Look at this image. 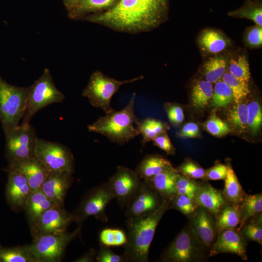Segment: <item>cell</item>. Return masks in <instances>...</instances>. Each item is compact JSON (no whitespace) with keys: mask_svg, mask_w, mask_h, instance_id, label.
Returning a JSON list of instances; mask_svg holds the SVG:
<instances>
[{"mask_svg":"<svg viewBox=\"0 0 262 262\" xmlns=\"http://www.w3.org/2000/svg\"><path fill=\"white\" fill-rule=\"evenodd\" d=\"M169 2V0H119L112 9L88 15L83 20L120 32H147L167 20Z\"/></svg>","mask_w":262,"mask_h":262,"instance_id":"1","label":"cell"},{"mask_svg":"<svg viewBox=\"0 0 262 262\" xmlns=\"http://www.w3.org/2000/svg\"><path fill=\"white\" fill-rule=\"evenodd\" d=\"M171 201L164 200L153 213L132 216L126 220L127 242L123 255L127 262H147L150 245L156 229L165 212L170 209Z\"/></svg>","mask_w":262,"mask_h":262,"instance_id":"2","label":"cell"},{"mask_svg":"<svg viewBox=\"0 0 262 262\" xmlns=\"http://www.w3.org/2000/svg\"><path fill=\"white\" fill-rule=\"evenodd\" d=\"M135 97L134 92L124 108L99 116L87 126L88 130L104 135L111 142L120 146L139 135L134 126L140 121L134 111Z\"/></svg>","mask_w":262,"mask_h":262,"instance_id":"3","label":"cell"},{"mask_svg":"<svg viewBox=\"0 0 262 262\" xmlns=\"http://www.w3.org/2000/svg\"><path fill=\"white\" fill-rule=\"evenodd\" d=\"M31 86L13 85L0 75V122L4 133L19 125L25 111Z\"/></svg>","mask_w":262,"mask_h":262,"instance_id":"4","label":"cell"},{"mask_svg":"<svg viewBox=\"0 0 262 262\" xmlns=\"http://www.w3.org/2000/svg\"><path fill=\"white\" fill-rule=\"evenodd\" d=\"M143 78V76H140L127 80L119 81L97 70L90 75L82 95L88 99L92 106L101 108L105 114H108L114 111L111 105V99L120 87Z\"/></svg>","mask_w":262,"mask_h":262,"instance_id":"5","label":"cell"},{"mask_svg":"<svg viewBox=\"0 0 262 262\" xmlns=\"http://www.w3.org/2000/svg\"><path fill=\"white\" fill-rule=\"evenodd\" d=\"M208 257L209 252L197 240L188 224L164 250L161 259L166 262H201Z\"/></svg>","mask_w":262,"mask_h":262,"instance_id":"6","label":"cell"},{"mask_svg":"<svg viewBox=\"0 0 262 262\" xmlns=\"http://www.w3.org/2000/svg\"><path fill=\"white\" fill-rule=\"evenodd\" d=\"M81 228L77 227L71 232L47 233L33 238L27 245L29 253L34 262L61 261L68 244L80 235Z\"/></svg>","mask_w":262,"mask_h":262,"instance_id":"7","label":"cell"},{"mask_svg":"<svg viewBox=\"0 0 262 262\" xmlns=\"http://www.w3.org/2000/svg\"><path fill=\"white\" fill-rule=\"evenodd\" d=\"M30 86L21 123H30L39 110L49 104L61 102L65 98L63 93L56 86L48 68H45L41 76Z\"/></svg>","mask_w":262,"mask_h":262,"instance_id":"8","label":"cell"},{"mask_svg":"<svg viewBox=\"0 0 262 262\" xmlns=\"http://www.w3.org/2000/svg\"><path fill=\"white\" fill-rule=\"evenodd\" d=\"M114 198L115 196L107 182L89 190L72 213L77 227L82 229V223L92 215L103 222H108L106 207Z\"/></svg>","mask_w":262,"mask_h":262,"instance_id":"9","label":"cell"},{"mask_svg":"<svg viewBox=\"0 0 262 262\" xmlns=\"http://www.w3.org/2000/svg\"><path fill=\"white\" fill-rule=\"evenodd\" d=\"M5 154L9 163L34 157L37 137L30 123H21L5 133Z\"/></svg>","mask_w":262,"mask_h":262,"instance_id":"10","label":"cell"},{"mask_svg":"<svg viewBox=\"0 0 262 262\" xmlns=\"http://www.w3.org/2000/svg\"><path fill=\"white\" fill-rule=\"evenodd\" d=\"M34 156L49 172L73 173L74 171L73 155L68 147L62 144L37 138Z\"/></svg>","mask_w":262,"mask_h":262,"instance_id":"11","label":"cell"},{"mask_svg":"<svg viewBox=\"0 0 262 262\" xmlns=\"http://www.w3.org/2000/svg\"><path fill=\"white\" fill-rule=\"evenodd\" d=\"M107 182L118 205L124 208L131 201L140 187L141 180L135 170L119 165Z\"/></svg>","mask_w":262,"mask_h":262,"instance_id":"12","label":"cell"},{"mask_svg":"<svg viewBox=\"0 0 262 262\" xmlns=\"http://www.w3.org/2000/svg\"><path fill=\"white\" fill-rule=\"evenodd\" d=\"M74 222L72 213L64 207L54 205L45 211L37 222L30 228L33 238L47 233H59L67 231Z\"/></svg>","mask_w":262,"mask_h":262,"instance_id":"13","label":"cell"},{"mask_svg":"<svg viewBox=\"0 0 262 262\" xmlns=\"http://www.w3.org/2000/svg\"><path fill=\"white\" fill-rule=\"evenodd\" d=\"M164 200L148 180H143L136 193L126 207L125 215L128 218L150 214L159 208Z\"/></svg>","mask_w":262,"mask_h":262,"instance_id":"14","label":"cell"},{"mask_svg":"<svg viewBox=\"0 0 262 262\" xmlns=\"http://www.w3.org/2000/svg\"><path fill=\"white\" fill-rule=\"evenodd\" d=\"M187 217L188 224L195 236L209 252L218 233L214 216L206 209L197 206Z\"/></svg>","mask_w":262,"mask_h":262,"instance_id":"15","label":"cell"},{"mask_svg":"<svg viewBox=\"0 0 262 262\" xmlns=\"http://www.w3.org/2000/svg\"><path fill=\"white\" fill-rule=\"evenodd\" d=\"M7 181L5 188L7 203L13 210L18 212L24 210L32 192L25 177L19 171L7 167Z\"/></svg>","mask_w":262,"mask_h":262,"instance_id":"16","label":"cell"},{"mask_svg":"<svg viewBox=\"0 0 262 262\" xmlns=\"http://www.w3.org/2000/svg\"><path fill=\"white\" fill-rule=\"evenodd\" d=\"M246 241L237 229H226L218 232L209 251V256L220 253H231L246 261Z\"/></svg>","mask_w":262,"mask_h":262,"instance_id":"17","label":"cell"},{"mask_svg":"<svg viewBox=\"0 0 262 262\" xmlns=\"http://www.w3.org/2000/svg\"><path fill=\"white\" fill-rule=\"evenodd\" d=\"M73 180L72 173L49 172L40 189L55 205L64 207L65 198Z\"/></svg>","mask_w":262,"mask_h":262,"instance_id":"18","label":"cell"},{"mask_svg":"<svg viewBox=\"0 0 262 262\" xmlns=\"http://www.w3.org/2000/svg\"><path fill=\"white\" fill-rule=\"evenodd\" d=\"M198 47L204 56L221 54L231 45L229 38L219 30L206 28L199 33L197 39Z\"/></svg>","mask_w":262,"mask_h":262,"instance_id":"19","label":"cell"},{"mask_svg":"<svg viewBox=\"0 0 262 262\" xmlns=\"http://www.w3.org/2000/svg\"><path fill=\"white\" fill-rule=\"evenodd\" d=\"M194 200L201 207L214 216L227 203L223 191L216 189L206 181L199 183Z\"/></svg>","mask_w":262,"mask_h":262,"instance_id":"20","label":"cell"},{"mask_svg":"<svg viewBox=\"0 0 262 262\" xmlns=\"http://www.w3.org/2000/svg\"><path fill=\"white\" fill-rule=\"evenodd\" d=\"M8 166L19 171L25 177L32 192L41 188L49 173L35 156L18 162L9 163Z\"/></svg>","mask_w":262,"mask_h":262,"instance_id":"21","label":"cell"},{"mask_svg":"<svg viewBox=\"0 0 262 262\" xmlns=\"http://www.w3.org/2000/svg\"><path fill=\"white\" fill-rule=\"evenodd\" d=\"M119 0H80L75 8L68 13L69 18L84 20L90 15L99 14L113 8Z\"/></svg>","mask_w":262,"mask_h":262,"instance_id":"22","label":"cell"},{"mask_svg":"<svg viewBox=\"0 0 262 262\" xmlns=\"http://www.w3.org/2000/svg\"><path fill=\"white\" fill-rule=\"evenodd\" d=\"M179 174L172 166L148 181L164 200L171 201L176 195V182Z\"/></svg>","mask_w":262,"mask_h":262,"instance_id":"23","label":"cell"},{"mask_svg":"<svg viewBox=\"0 0 262 262\" xmlns=\"http://www.w3.org/2000/svg\"><path fill=\"white\" fill-rule=\"evenodd\" d=\"M171 166V163L164 157L159 154H149L142 159L135 171L141 179L149 180Z\"/></svg>","mask_w":262,"mask_h":262,"instance_id":"24","label":"cell"},{"mask_svg":"<svg viewBox=\"0 0 262 262\" xmlns=\"http://www.w3.org/2000/svg\"><path fill=\"white\" fill-rule=\"evenodd\" d=\"M54 205H56L40 189L33 191L24 209L30 227L34 225L44 213Z\"/></svg>","mask_w":262,"mask_h":262,"instance_id":"25","label":"cell"},{"mask_svg":"<svg viewBox=\"0 0 262 262\" xmlns=\"http://www.w3.org/2000/svg\"><path fill=\"white\" fill-rule=\"evenodd\" d=\"M214 217L218 232L226 229H237L242 218L240 205L228 202Z\"/></svg>","mask_w":262,"mask_h":262,"instance_id":"26","label":"cell"},{"mask_svg":"<svg viewBox=\"0 0 262 262\" xmlns=\"http://www.w3.org/2000/svg\"><path fill=\"white\" fill-rule=\"evenodd\" d=\"M230 56L219 54L209 58L202 66L205 80L215 83L220 80L227 71L228 62Z\"/></svg>","mask_w":262,"mask_h":262,"instance_id":"27","label":"cell"},{"mask_svg":"<svg viewBox=\"0 0 262 262\" xmlns=\"http://www.w3.org/2000/svg\"><path fill=\"white\" fill-rule=\"evenodd\" d=\"M227 173L225 180L223 194L228 202L240 205L246 194L229 163L227 164Z\"/></svg>","mask_w":262,"mask_h":262,"instance_id":"28","label":"cell"},{"mask_svg":"<svg viewBox=\"0 0 262 262\" xmlns=\"http://www.w3.org/2000/svg\"><path fill=\"white\" fill-rule=\"evenodd\" d=\"M169 129L166 123L150 117L140 120L136 125V130L142 136V148L159 134Z\"/></svg>","mask_w":262,"mask_h":262,"instance_id":"29","label":"cell"},{"mask_svg":"<svg viewBox=\"0 0 262 262\" xmlns=\"http://www.w3.org/2000/svg\"><path fill=\"white\" fill-rule=\"evenodd\" d=\"M229 16L236 18H246L256 25L262 27V3L252 0H245L240 7L228 13Z\"/></svg>","mask_w":262,"mask_h":262,"instance_id":"30","label":"cell"},{"mask_svg":"<svg viewBox=\"0 0 262 262\" xmlns=\"http://www.w3.org/2000/svg\"><path fill=\"white\" fill-rule=\"evenodd\" d=\"M240 208L242 218L238 230L249 219L262 213V193L254 195L246 194L242 202L240 204Z\"/></svg>","mask_w":262,"mask_h":262,"instance_id":"31","label":"cell"},{"mask_svg":"<svg viewBox=\"0 0 262 262\" xmlns=\"http://www.w3.org/2000/svg\"><path fill=\"white\" fill-rule=\"evenodd\" d=\"M247 104L245 102L235 103L228 110L227 120L236 132H244L247 128Z\"/></svg>","mask_w":262,"mask_h":262,"instance_id":"32","label":"cell"},{"mask_svg":"<svg viewBox=\"0 0 262 262\" xmlns=\"http://www.w3.org/2000/svg\"><path fill=\"white\" fill-rule=\"evenodd\" d=\"M213 91L212 83L206 80L197 81L191 90L193 106L196 109L204 108L211 99Z\"/></svg>","mask_w":262,"mask_h":262,"instance_id":"33","label":"cell"},{"mask_svg":"<svg viewBox=\"0 0 262 262\" xmlns=\"http://www.w3.org/2000/svg\"><path fill=\"white\" fill-rule=\"evenodd\" d=\"M227 71L240 81L248 83L250 79V72L247 59L245 54L230 56Z\"/></svg>","mask_w":262,"mask_h":262,"instance_id":"34","label":"cell"},{"mask_svg":"<svg viewBox=\"0 0 262 262\" xmlns=\"http://www.w3.org/2000/svg\"><path fill=\"white\" fill-rule=\"evenodd\" d=\"M238 230L246 241H254L262 245V213L249 219Z\"/></svg>","mask_w":262,"mask_h":262,"instance_id":"35","label":"cell"},{"mask_svg":"<svg viewBox=\"0 0 262 262\" xmlns=\"http://www.w3.org/2000/svg\"><path fill=\"white\" fill-rule=\"evenodd\" d=\"M221 80L230 88L235 103L242 102L250 92L248 83L240 81L227 71Z\"/></svg>","mask_w":262,"mask_h":262,"instance_id":"36","label":"cell"},{"mask_svg":"<svg viewBox=\"0 0 262 262\" xmlns=\"http://www.w3.org/2000/svg\"><path fill=\"white\" fill-rule=\"evenodd\" d=\"M1 262H34L30 256L27 245L4 247L0 245Z\"/></svg>","mask_w":262,"mask_h":262,"instance_id":"37","label":"cell"},{"mask_svg":"<svg viewBox=\"0 0 262 262\" xmlns=\"http://www.w3.org/2000/svg\"><path fill=\"white\" fill-rule=\"evenodd\" d=\"M212 105L216 108H224L233 101L232 91L222 80L215 83L211 98Z\"/></svg>","mask_w":262,"mask_h":262,"instance_id":"38","label":"cell"},{"mask_svg":"<svg viewBox=\"0 0 262 262\" xmlns=\"http://www.w3.org/2000/svg\"><path fill=\"white\" fill-rule=\"evenodd\" d=\"M262 123L261 107L256 101H252L247 104V128L252 133H256L260 129Z\"/></svg>","mask_w":262,"mask_h":262,"instance_id":"39","label":"cell"},{"mask_svg":"<svg viewBox=\"0 0 262 262\" xmlns=\"http://www.w3.org/2000/svg\"><path fill=\"white\" fill-rule=\"evenodd\" d=\"M194 199L183 195H176L171 200L170 209H174L187 217L197 207Z\"/></svg>","mask_w":262,"mask_h":262,"instance_id":"40","label":"cell"},{"mask_svg":"<svg viewBox=\"0 0 262 262\" xmlns=\"http://www.w3.org/2000/svg\"><path fill=\"white\" fill-rule=\"evenodd\" d=\"M176 169L179 173L188 178L204 180L205 170L190 160H186Z\"/></svg>","mask_w":262,"mask_h":262,"instance_id":"41","label":"cell"},{"mask_svg":"<svg viewBox=\"0 0 262 262\" xmlns=\"http://www.w3.org/2000/svg\"><path fill=\"white\" fill-rule=\"evenodd\" d=\"M205 128L211 134L222 136L230 131L229 125L215 114H213L205 123Z\"/></svg>","mask_w":262,"mask_h":262,"instance_id":"42","label":"cell"},{"mask_svg":"<svg viewBox=\"0 0 262 262\" xmlns=\"http://www.w3.org/2000/svg\"><path fill=\"white\" fill-rule=\"evenodd\" d=\"M244 44L250 49H257L262 45V27L255 25L247 28L244 34Z\"/></svg>","mask_w":262,"mask_h":262,"instance_id":"43","label":"cell"},{"mask_svg":"<svg viewBox=\"0 0 262 262\" xmlns=\"http://www.w3.org/2000/svg\"><path fill=\"white\" fill-rule=\"evenodd\" d=\"M98 262H127L124 255L115 253L109 246L100 243V249L96 256Z\"/></svg>","mask_w":262,"mask_h":262,"instance_id":"44","label":"cell"},{"mask_svg":"<svg viewBox=\"0 0 262 262\" xmlns=\"http://www.w3.org/2000/svg\"><path fill=\"white\" fill-rule=\"evenodd\" d=\"M168 119L171 123L178 125L184 120V115L182 108L175 104H166L165 107Z\"/></svg>","mask_w":262,"mask_h":262,"instance_id":"45","label":"cell"},{"mask_svg":"<svg viewBox=\"0 0 262 262\" xmlns=\"http://www.w3.org/2000/svg\"><path fill=\"white\" fill-rule=\"evenodd\" d=\"M227 173V165L217 163L213 166L205 170L204 181L224 180Z\"/></svg>","mask_w":262,"mask_h":262,"instance_id":"46","label":"cell"},{"mask_svg":"<svg viewBox=\"0 0 262 262\" xmlns=\"http://www.w3.org/2000/svg\"><path fill=\"white\" fill-rule=\"evenodd\" d=\"M153 145L164 151L168 155H173L175 153V148L171 143L166 131H164L153 139Z\"/></svg>","mask_w":262,"mask_h":262,"instance_id":"47","label":"cell"},{"mask_svg":"<svg viewBox=\"0 0 262 262\" xmlns=\"http://www.w3.org/2000/svg\"><path fill=\"white\" fill-rule=\"evenodd\" d=\"M199 183L196 180L180 174L176 182V192L178 190H188L196 193Z\"/></svg>","mask_w":262,"mask_h":262,"instance_id":"48","label":"cell"},{"mask_svg":"<svg viewBox=\"0 0 262 262\" xmlns=\"http://www.w3.org/2000/svg\"><path fill=\"white\" fill-rule=\"evenodd\" d=\"M100 243L107 246H115V229H102L99 235Z\"/></svg>","mask_w":262,"mask_h":262,"instance_id":"49","label":"cell"},{"mask_svg":"<svg viewBox=\"0 0 262 262\" xmlns=\"http://www.w3.org/2000/svg\"><path fill=\"white\" fill-rule=\"evenodd\" d=\"M199 127L194 122H189L184 125L177 132L179 137L182 138H193L199 135Z\"/></svg>","mask_w":262,"mask_h":262,"instance_id":"50","label":"cell"},{"mask_svg":"<svg viewBox=\"0 0 262 262\" xmlns=\"http://www.w3.org/2000/svg\"><path fill=\"white\" fill-rule=\"evenodd\" d=\"M97 250L94 248H91L83 255L76 259L74 262H94L97 254Z\"/></svg>","mask_w":262,"mask_h":262,"instance_id":"51","label":"cell"},{"mask_svg":"<svg viewBox=\"0 0 262 262\" xmlns=\"http://www.w3.org/2000/svg\"><path fill=\"white\" fill-rule=\"evenodd\" d=\"M80 0H62L68 13L71 11L76 6Z\"/></svg>","mask_w":262,"mask_h":262,"instance_id":"52","label":"cell"},{"mask_svg":"<svg viewBox=\"0 0 262 262\" xmlns=\"http://www.w3.org/2000/svg\"><path fill=\"white\" fill-rule=\"evenodd\" d=\"M257 2H262V0H252Z\"/></svg>","mask_w":262,"mask_h":262,"instance_id":"53","label":"cell"},{"mask_svg":"<svg viewBox=\"0 0 262 262\" xmlns=\"http://www.w3.org/2000/svg\"><path fill=\"white\" fill-rule=\"evenodd\" d=\"M0 262H1L0 259Z\"/></svg>","mask_w":262,"mask_h":262,"instance_id":"54","label":"cell"}]
</instances>
